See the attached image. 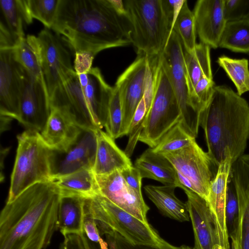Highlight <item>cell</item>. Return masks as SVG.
Wrapping results in <instances>:
<instances>
[{
  "mask_svg": "<svg viewBox=\"0 0 249 249\" xmlns=\"http://www.w3.org/2000/svg\"><path fill=\"white\" fill-rule=\"evenodd\" d=\"M51 29L75 54L93 56L107 49L131 43L128 21L109 0H60Z\"/></svg>",
  "mask_w": 249,
  "mask_h": 249,
  "instance_id": "6da1fadb",
  "label": "cell"
},
{
  "mask_svg": "<svg viewBox=\"0 0 249 249\" xmlns=\"http://www.w3.org/2000/svg\"><path fill=\"white\" fill-rule=\"evenodd\" d=\"M60 192L36 183L6 202L0 214V249H45L57 230Z\"/></svg>",
  "mask_w": 249,
  "mask_h": 249,
  "instance_id": "7a4b0ae2",
  "label": "cell"
},
{
  "mask_svg": "<svg viewBox=\"0 0 249 249\" xmlns=\"http://www.w3.org/2000/svg\"><path fill=\"white\" fill-rule=\"evenodd\" d=\"M208 152L218 167L230 152L232 163L244 154L249 139V105L230 88L215 86L200 114Z\"/></svg>",
  "mask_w": 249,
  "mask_h": 249,
  "instance_id": "3957f363",
  "label": "cell"
},
{
  "mask_svg": "<svg viewBox=\"0 0 249 249\" xmlns=\"http://www.w3.org/2000/svg\"><path fill=\"white\" fill-rule=\"evenodd\" d=\"M113 90L98 68L82 74L74 71L50 97L51 108L63 112L83 130L102 129Z\"/></svg>",
  "mask_w": 249,
  "mask_h": 249,
  "instance_id": "277c9868",
  "label": "cell"
},
{
  "mask_svg": "<svg viewBox=\"0 0 249 249\" xmlns=\"http://www.w3.org/2000/svg\"><path fill=\"white\" fill-rule=\"evenodd\" d=\"M124 3L131 42L138 55L160 56L172 32L166 0H127Z\"/></svg>",
  "mask_w": 249,
  "mask_h": 249,
  "instance_id": "5b68a950",
  "label": "cell"
},
{
  "mask_svg": "<svg viewBox=\"0 0 249 249\" xmlns=\"http://www.w3.org/2000/svg\"><path fill=\"white\" fill-rule=\"evenodd\" d=\"M17 140L7 202L36 183L51 181L56 166V152L45 143L39 132L26 129Z\"/></svg>",
  "mask_w": 249,
  "mask_h": 249,
  "instance_id": "8992f818",
  "label": "cell"
},
{
  "mask_svg": "<svg viewBox=\"0 0 249 249\" xmlns=\"http://www.w3.org/2000/svg\"><path fill=\"white\" fill-rule=\"evenodd\" d=\"M85 203L100 235L114 231L134 245L179 249L163 240L148 223H143L99 195L86 198Z\"/></svg>",
  "mask_w": 249,
  "mask_h": 249,
  "instance_id": "52a82bcc",
  "label": "cell"
},
{
  "mask_svg": "<svg viewBox=\"0 0 249 249\" xmlns=\"http://www.w3.org/2000/svg\"><path fill=\"white\" fill-rule=\"evenodd\" d=\"M154 94L139 141L155 147L161 138L181 119L179 107L160 55L153 58Z\"/></svg>",
  "mask_w": 249,
  "mask_h": 249,
  "instance_id": "ba28073f",
  "label": "cell"
},
{
  "mask_svg": "<svg viewBox=\"0 0 249 249\" xmlns=\"http://www.w3.org/2000/svg\"><path fill=\"white\" fill-rule=\"evenodd\" d=\"M183 55L184 49L181 40L173 30L160 57L179 107L181 123L186 131L196 138L200 126V119L190 100Z\"/></svg>",
  "mask_w": 249,
  "mask_h": 249,
  "instance_id": "9c48e42d",
  "label": "cell"
},
{
  "mask_svg": "<svg viewBox=\"0 0 249 249\" xmlns=\"http://www.w3.org/2000/svg\"><path fill=\"white\" fill-rule=\"evenodd\" d=\"M162 155L178 173L191 181L195 192L208 201L210 185L216 175L213 169L217 167L196 141L186 147Z\"/></svg>",
  "mask_w": 249,
  "mask_h": 249,
  "instance_id": "30bf717a",
  "label": "cell"
},
{
  "mask_svg": "<svg viewBox=\"0 0 249 249\" xmlns=\"http://www.w3.org/2000/svg\"><path fill=\"white\" fill-rule=\"evenodd\" d=\"M150 67L149 58L139 54L118 77L115 84L123 113L121 137L128 135L132 118L144 94Z\"/></svg>",
  "mask_w": 249,
  "mask_h": 249,
  "instance_id": "8fae6325",
  "label": "cell"
},
{
  "mask_svg": "<svg viewBox=\"0 0 249 249\" xmlns=\"http://www.w3.org/2000/svg\"><path fill=\"white\" fill-rule=\"evenodd\" d=\"M40 43L42 72L49 97L75 71L70 53L58 36L45 28L37 36Z\"/></svg>",
  "mask_w": 249,
  "mask_h": 249,
  "instance_id": "7c38bea8",
  "label": "cell"
},
{
  "mask_svg": "<svg viewBox=\"0 0 249 249\" xmlns=\"http://www.w3.org/2000/svg\"><path fill=\"white\" fill-rule=\"evenodd\" d=\"M14 48H0V113L17 120L26 70L16 60Z\"/></svg>",
  "mask_w": 249,
  "mask_h": 249,
  "instance_id": "4fadbf2b",
  "label": "cell"
},
{
  "mask_svg": "<svg viewBox=\"0 0 249 249\" xmlns=\"http://www.w3.org/2000/svg\"><path fill=\"white\" fill-rule=\"evenodd\" d=\"M51 110L44 79L36 77L26 71L17 120L26 130L40 133L46 125Z\"/></svg>",
  "mask_w": 249,
  "mask_h": 249,
  "instance_id": "5bb4252c",
  "label": "cell"
},
{
  "mask_svg": "<svg viewBox=\"0 0 249 249\" xmlns=\"http://www.w3.org/2000/svg\"><path fill=\"white\" fill-rule=\"evenodd\" d=\"M95 178L99 195L143 223H148L146 215L149 207L144 202L142 194L128 186L120 171L105 175H95Z\"/></svg>",
  "mask_w": 249,
  "mask_h": 249,
  "instance_id": "9a60e30c",
  "label": "cell"
},
{
  "mask_svg": "<svg viewBox=\"0 0 249 249\" xmlns=\"http://www.w3.org/2000/svg\"><path fill=\"white\" fill-rule=\"evenodd\" d=\"M230 179L238 205V217L229 233L231 249H249V162L234 166Z\"/></svg>",
  "mask_w": 249,
  "mask_h": 249,
  "instance_id": "2e32d148",
  "label": "cell"
},
{
  "mask_svg": "<svg viewBox=\"0 0 249 249\" xmlns=\"http://www.w3.org/2000/svg\"><path fill=\"white\" fill-rule=\"evenodd\" d=\"M232 159L230 152L218 165L209 191L208 203L214 220L218 244L231 249L225 208L227 187L230 179Z\"/></svg>",
  "mask_w": 249,
  "mask_h": 249,
  "instance_id": "e0dca14e",
  "label": "cell"
},
{
  "mask_svg": "<svg viewBox=\"0 0 249 249\" xmlns=\"http://www.w3.org/2000/svg\"><path fill=\"white\" fill-rule=\"evenodd\" d=\"M224 3V0H199L193 11L196 31L201 43L213 49L219 47L227 23Z\"/></svg>",
  "mask_w": 249,
  "mask_h": 249,
  "instance_id": "ac0fdd59",
  "label": "cell"
},
{
  "mask_svg": "<svg viewBox=\"0 0 249 249\" xmlns=\"http://www.w3.org/2000/svg\"><path fill=\"white\" fill-rule=\"evenodd\" d=\"M190 219L194 234L193 249H213L218 244L214 220L206 200L193 191L184 188Z\"/></svg>",
  "mask_w": 249,
  "mask_h": 249,
  "instance_id": "d6986e66",
  "label": "cell"
},
{
  "mask_svg": "<svg viewBox=\"0 0 249 249\" xmlns=\"http://www.w3.org/2000/svg\"><path fill=\"white\" fill-rule=\"evenodd\" d=\"M83 130L60 110L52 108L40 133L45 143L56 152L66 153L80 137Z\"/></svg>",
  "mask_w": 249,
  "mask_h": 249,
  "instance_id": "ffe728a7",
  "label": "cell"
},
{
  "mask_svg": "<svg viewBox=\"0 0 249 249\" xmlns=\"http://www.w3.org/2000/svg\"><path fill=\"white\" fill-rule=\"evenodd\" d=\"M96 131H83L76 143L64 153V158L56 166L53 178L85 169H93L97 149Z\"/></svg>",
  "mask_w": 249,
  "mask_h": 249,
  "instance_id": "44dd1931",
  "label": "cell"
},
{
  "mask_svg": "<svg viewBox=\"0 0 249 249\" xmlns=\"http://www.w3.org/2000/svg\"><path fill=\"white\" fill-rule=\"evenodd\" d=\"M97 149L93 171L95 175H105L132 165L129 157L121 150L106 132L97 130Z\"/></svg>",
  "mask_w": 249,
  "mask_h": 249,
  "instance_id": "7402d4cb",
  "label": "cell"
},
{
  "mask_svg": "<svg viewBox=\"0 0 249 249\" xmlns=\"http://www.w3.org/2000/svg\"><path fill=\"white\" fill-rule=\"evenodd\" d=\"M86 198L60 192L57 213V230L64 236L84 232V205Z\"/></svg>",
  "mask_w": 249,
  "mask_h": 249,
  "instance_id": "603a6c76",
  "label": "cell"
},
{
  "mask_svg": "<svg viewBox=\"0 0 249 249\" xmlns=\"http://www.w3.org/2000/svg\"><path fill=\"white\" fill-rule=\"evenodd\" d=\"M134 166L142 178L152 179L164 185L178 187L177 171L172 163L162 154L148 148L136 160Z\"/></svg>",
  "mask_w": 249,
  "mask_h": 249,
  "instance_id": "cb8c5ba5",
  "label": "cell"
},
{
  "mask_svg": "<svg viewBox=\"0 0 249 249\" xmlns=\"http://www.w3.org/2000/svg\"><path fill=\"white\" fill-rule=\"evenodd\" d=\"M174 186L146 185L144 190L147 197L165 216L179 222L189 221L190 216L186 203L178 199Z\"/></svg>",
  "mask_w": 249,
  "mask_h": 249,
  "instance_id": "d4e9b609",
  "label": "cell"
},
{
  "mask_svg": "<svg viewBox=\"0 0 249 249\" xmlns=\"http://www.w3.org/2000/svg\"><path fill=\"white\" fill-rule=\"evenodd\" d=\"M210 48L209 46L200 43L196 44L191 53H188L184 50V65L189 97L202 77L208 76L213 78Z\"/></svg>",
  "mask_w": 249,
  "mask_h": 249,
  "instance_id": "484cf974",
  "label": "cell"
},
{
  "mask_svg": "<svg viewBox=\"0 0 249 249\" xmlns=\"http://www.w3.org/2000/svg\"><path fill=\"white\" fill-rule=\"evenodd\" d=\"M61 193L81 196L86 198L99 195L95 175L92 169H85L51 180Z\"/></svg>",
  "mask_w": 249,
  "mask_h": 249,
  "instance_id": "4316f807",
  "label": "cell"
},
{
  "mask_svg": "<svg viewBox=\"0 0 249 249\" xmlns=\"http://www.w3.org/2000/svg\"><path fill=\"white\" fill-rule=\"evenodd\" d=\"M14 52L16 60L29 73L43 78L40 45L37 36L29 35L21 38L14 47Z\"/></svg>",
  "mask_w": 249,
  "mask_h": 249,
  "instance_id": "83f0119b",
  "label": "cell"
},
{
  "mask_svg": "<svg viewBox=\"0 0 249 249\" xmlns=\"http://www.w3.org/2000/svg\"><path fill=\"white\" fill-rule=\"evenodd\" d=\"M0 8L5 25L18 40L24 37V27L31 24L33 18L29 14L24 0H0Z\"/></svg>",
  "mask_w": 249,
  "mask_h": 249,
  "instance_id": "f1b7e54d",
  "label": "cell"
},
{
  "mask_svg": "<svg viewBox=\"0 0 249 249\" xmlns=\"http://www.w3.org/2000/svg\"><path fill=\"white\" fill-rule=\"evenodd\" d=\"M219 47L235 52L249 53V18L227 22Z\"/></svg>",
  "mask_w": 249,
  "mask_h": 249,
  "instance_id": "f546056e",
  "label": "cell"
},
{
  "mask_svg": "<svg viewBox=\"0 0 249 249\" xmlns=\"http://www.w3.org/2000/svg\"><path fill=\"white\" fill-rule=\"evenodd\" d=\"M179 37L184 50L191 53L195 49L196 43V27L194 14L185 0L173 26Z\"/></svg>",
  "mask_w": 249,
  "mask_h": 249,
  "instance_id": "4dcf8cb0",
  "label": "cell"
},
{
  "mask_svg": "<svg viewBox=\"0 0 249 249\" xmlns=\"http://www.w3.org/2000/svg\"><path fill=\"white\" fill-rule=\"evenodd\" d=\"M217 62L234 83L239 95L241 96L249 91L248 60L234 59L222 55L218 58Z\"/></svg>",
  "mask_w": 249,
  "mask_h": 249,
  "instance_id": "1f68e13d",
  "label": "cell"
},
{
  "mask_svg": "<svg viewBox=\"0 0 249 249\" xmlns=\"http://www.w3.org/2000/svg\"><path fill=\"white\" fill-rule=\"evenodd\" d=\"M181 119L161 138L157 145L151 148L156 153L164 154L186 147L196 141L183 127Z\"/></svg>",
  "mask_w": 249,
  "mask_h": 249,
  "instance_id": "d6a6232c",
  "label": "cell"
},
{
  "mask_svg": "<svg viewBox=\"0 0 249 249\" xmlns=\"http://www.w3.org/2000/svg\"><path fill=\"white\" fill-rule=\"evenodd\" d=\"M60 0H24L31 18L51 29L54 22Z\"/></svg>",
  "mask_w": 249,
  "mask_h": 249,
  "instance_id": "836d02e7",
  "label": "cell"
},
{
  "mask_svg": "<svg viewBox=\"0 0 249 249\" xmlns=\"http://www.w3.org/2000/svg\"><path fill=\"white\" fill-rule=\"evenodd\" d=\"M110 100L105 128L113 140L121 137L123 113L119 93L115 87Z\"/></svg>",
  "mask_w": 249,
  "mask_h": 249,
  "instance_id": "e575fe53",
  "label": "cell"
},
{
  "mask_svg": "<svg viewBox=\"0 0 249 249\" xmlns=\"http://www.w3.org/2000/svg\"><path fill=\"white\" fill-rule=\"evenodd\" d=\"M215 86L213 78L203 76L197 83L190 96L192 106L199 119L200 113L208 106L212 98Z\"/></svg>",
  "mask_w": 249,
  "mask_h": 249,
  "instance_id": "d590c367",
  "label": "cell"
},
{
  "mask_svg": "<svg viewBox=\"0 0 249 249\" xmlns=\"http://www.w3.org/2000/svg\"><path fill=\"white\" fill-rule=\"evenodd\" d=\"M146 114L147 109L145 101L142 97L132 118L127 135L128 141L124 152L129 158L132 155L139 141Z\"/></svg>",
  "mask_w": 249,
  "mask_h": 249,
  "instance_id": "8d00e7d4",
  "label": "cell"
},
{
  "mask_svg": "<svg viewBox=\"0 0 249 249\" xmlns=\"http://www.w3.org/2000/svg\"><path fill=\"white\" fill-rule=\"evenodd\" d=\"M223 12L227 22L249 18V0H224Z\"/></svg>",
  "mask_w": 249,
  "mask_h": 249,
  "instance_id": "74e56055",
  "label": "cell"
},
{
  "mask_svg": "<svg viewBox=\"0 0 249 249\" xmlns=\"http://www.w3.org/2000/svg\"><path fill=\"white\" fill-rule=\"evenodd\" d=\"M226 223L229 233L232 230L238 215V201L233 186L230 179L227 190L225 208Z\"/></svg>",
  "mask_w": 249,
  "mask_h": 249,
  "instance_id": "f35d334b",
  "label": "cell"
},
{
  "mask_svg": "<svg viewBox=\"0 0 249 249\" xmlns=\"http://www.w3.org/2000/svg\"><path fill=\"white\" fill-rule=\"evenodd\" d=\"M105 235L108 249H164L156 246L132 244L114 231Z\"/></svg>",
  "mask_w": 249,
  "mask_h": 249,
  "instance_id": "ab89813d",
  "label": "cell"
},
{
  "mask_svg": "<svg viewBox=\"0 0 249 249\" xmlns=\"http://www.w3.org/2000/svg\"><path fill=\"white\" fill-rule=\"evenodd\" d=\"M83 229L87 236L91 241L95 243H100L103 240L100 236L95 220L90 213L85 202L84 205Z\"/></svg>",
  "mask_w": 249,
  "mask_h": 249,
  "instance_id": "60d3db41",
  "label": "cell"
},
{
  "mask_svg": "<svg viewBox=\"0 0 249 249\" xmlns=\"http://www.w3.org/2000/svg\"><path fill=\"white\" fill-rule=\"evenodd\" d=\"M120 172L128 186L139 193L142 194L141 189L142 178L138 169L131 165Z\"/></svg>",
  "mask_w": 249,
  "mask_h": 249,
  "instance_id": "b9f144b4",
  "label": "cell"
},
{
  "mask_svg": "<svg viewBox=\"0 0 249 249\" xmlns=\"http://www.w3.org/2000/svg\"><path fill=\"white\" fill-rule=\"evenodd\" d=\"M94 56L88 53L75 54L73 68L78 74H82L89 71L92 68Z\"/></svg>",
  "mask_w": 249,
  "mask_h": 249,
  "instance_id": "7bdbcfd3",
  "label": "cell"
},
{
  "mask_svg": "<svg viewBox=\"0 0 249 249\" xmlns=\"http://www.w3.org/2000/svg\"><path fill=\"white\" fill-rule=\"evenodd\" d=\"M64 237L59 249H86L82 234H69Z\"/></svg>",
  "mask_w": 249,
  "mask_h": 249,
  "instance_id": "ee69618b",
  "label": "cell"
},
{
  "mask_svg": "<svg viewBox=\"0 0 249 249\" xmlns=\"http://www.w3.org/2000/svg\"><path fill=\"white\" fill-rule=\"evenodd\" d=\"M109 1L115 11L119 15L126 18V10L124 7V1L119 0H109Z\"/></svg>",
  "mask_w": 249,
  "mask_h": 249,
  "instance_id": "f6af8a7d",
  "label": "cell"
},
{
  "mask_svg": "<svg viewBox=\"0 0 249 249\" xmlns=\"http://www.w3.org/2000/svg\"><path fill=\"white\" fill-rule=\"evenodd\" d=\"M82 236L86 249H102L99 243L91 241L88 238L84 232L82 234Z\"/></svg>",
  "mask_w": 249,
  "mask_h": 249,
  "instance_id": "bcb514c9",
  "label": "cell"
},
{
  "mask_svg": "<svg viewBox=\"0 0 249 249\" xmlns=\"http://www.w3.org/2000/svg\"><path fill=\"white\" fill-rule=\"evenodd\" d=\"M213 249H226L224 247H223V246L218 244H215Z\"/></svg>",
  "mask_w": 249,
  "mask_h": 249,
  "instance_id": "7dc6e473",
  "label": "cell"
},
{
  "mask_svg": "<svg viewBox=\"0 0 249 249\" xmlns=\"http://www.w3.org/2000/svg\"><path fill=\"white\" fill-rule=\"evenodd\" d=\"M179 249H193L192 248L185 245H182L179 247Z\"/></svg>",
  "mask_w": 249,
  "mask_h": 249,
  "instance_id": "c3c4849f",
  "label": "cell"
}]
</instances>
